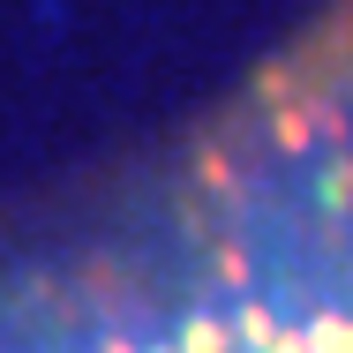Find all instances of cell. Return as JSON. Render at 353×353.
<instances>
[{
  "instance_id": "obj_1",
  "label": "cell",
  "mask_w": 353,
  "mask_h": 353,
  "mask_svg": "<svg viewBox=\"0 0 353 353\" xmlns=\"http://www.w3.org/2000/svg\"><path fill=\"white\" fill-rule=\"evenodd\" d=\"M0 353H353V46L8 241Z\"/></svg>"
}]
</instances>
